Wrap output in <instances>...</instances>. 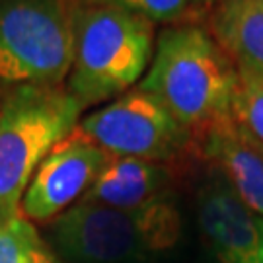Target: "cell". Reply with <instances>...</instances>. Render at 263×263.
Segmentation results:
<instances>
[{"mask_svg":"<svg viewBox=\"0 0 263 263\" xmlns=\"http://www.w3.org/2000/svg\"><path fill=\"white\" fill-rule=\"evenodd\" d=\"M74 59L65 0H0V82L61 88Z\"/></svg>","mask_w":263,"mask_h":263,"instance_id":"obj_5","label":"cell"},{"mask_svg":"<svg viewBox=\"0 0 263 263\" xmlns=\"http://www.w3.org/2000/svg\"><path fill=\"white\" fill-rule=\"evenodd\" d=\"M78 127L111 156L156 164L178 158L193 137L156 96L139 86L90 113Z\"/></svg>","mask_w":263,"mask_h":263,"instance_id":"obj_6","label":"cell"},{"mask_svg":"<svg viewBox=\"0 0 263 263\" xmlns=\"http://www.w3.org/2000/svg\"><path fill=\"white\" fill-rule=\"evenodd\" d=\"M113 156L80 127L49 152L35 170L22 199V215L47 224L82 201Z\"/></svg>","mask_w":263,"mask_h":263,"instance_id":"obj_7","label":"cell"},{"mask_svg":"<svg viewBox=\"0 0 263 263\" xmlns=\"http://www.w3.org/2000/svg\"><path fill=\"white\" fill-rule=\"evenodd\" d=\"M82 105L63 88L12 86L0 102V222L18 216L35 170L80 123Z\"/></svg>","mask_w":263,"mask_h":263,"instance_id":"obj_4","label":"cell"},{"mask_svg":"<svg viewBox=\"0 0 263 263\" xmlns=\"http://www.w3.org/2000/svg\"><path fill=\"white\" fill-rule=\"evenodd\" d=\"M139 88L156 96L191 135L201 137L232 117L238 68L207 29L168 26L156 37Z\"/></svg>","mask_w":263,"mask_h":263,"instance_id":"obj_1","label":"cell"},{"mask_svg":"<svg viewBox=\"0 0 263 263\" xmlns=\"http://www.w3.org/2000/svg\"><path fill=\"white\" fill-rule=\"evenodd\" d=\"M84 4L123 10L152 24H176L191 10V0H82Z\"/></svg>","mask_w":263,"mask_h":263,"instance_id":"obj_14","label":"cell"},{"mask_svg":"<svg viewBox=\"0 0 263 263\" xmlns=\"http://www.w3.org/2000/svg\"><path fill=\"white\" fill-rule=\"evenodd\" d=\"M0 263H63L35 224L20 213L0 222Z\"/></svg>","mask_w":263,"mask_h":263,"instance_id":"obj_12","label":"cell"},{"mask_svg":"<svg viewBox=\"0 0 263 263\" xmlns=\"http://www.w3.org/2000/svg\"><path fill=\"white\" fill-rule=\"evenodd\" d=\"M238 68L232 115L254 139L263 144V70L252 66Z\"/></svg>","mask_w":263,"mask_h":263,"instance_id":"obj_13","label":"cell"},{"mask_svg":"<svg viewBox=\"0 0 263 263\" xmlns=\"http://www.w3.org/2000/svg\"><path fill=\"white\" fill-rule=\"evenodd\" d=\"M197 220L218 263H263V215L250 209L224 179L199 191Z\"/></svg>","mask_w":263,"mask_h":263,"instance_id":"obj_8","label":"cell"},{"mask_svg":"<svg viewBox=\"0 0 263 263\" xmlns=\"http://www.w3.org/2000/svg\"><path fill=\"white\" fill-rule=\"evenodd\" d=\"M211 33L236 66L263 70V0H222L213 12Z\"/></svg>","mask_w":263,"mask_h":263,"instance_id":"obj_11","label":"cell"},{"mask_svg":"<svg viewBox=\"0 0 263 263\" xmlns=\"http://www.w3.org/2000/svg\"><path fill=\"white\" fill-rule=\"evenodd\" d=\"M179 236L172 199L137 211L78 201L51 222L57 252L72 263H141L168 252Z\"/></svg>","mask_w":263,"mask_h":263,"instance_id":"obj_3","label":"cell"},{"mask_svg":"<svg viewBox=\"0 0 263 263\" xmlns=\"http://www.w3.org/2000/svg\"><path fill=\"white\" fill-rule=\"evenodd\" d=\"M151 20L123 10L80 4L72 10L74 59L66 92L82 107L115 100L148 70L156 35Z\"/></svg>","mask_w":263,"mask_h":263,"instance_id":"obj_2","label":"cell"},{"mask_svg":"<svg viewBox=\"0 0 263 263\" xmlns=\"http://www.w3.org/2000/svg\"><path fill=\"white\" fill-rule=\"evenodd\" d=\"M222 0H191V8H209V6H216Z\"/></svg>","mask_w":263,"mask_h":263,"instance_id":"obj_15","label":"cell"},{"mask_svg":"<svg viewBox=\"0 0 263 263\" xmlns=\"http://www.w3.org/2000/svg\"><path fill=\"white\" fill-rule=\"evenodd\" d=\"M201 151L250 209L263 215V144L232 117L201 137Z\"/></svg>","mask_w":263,"mask_h":263,"instance_id":"obj_9","label":"cell"},{"mask_svg":"<svg viewBox=\"0 0 263 263\" xmlns=\"http://www.w3.org/2000/svg\"><path fill=\"white\" fill-rule=\"evenodd\" d=\"M168 197L166 170L156 162L113 156L82 201L137 211Z\"/></svg>","mask_w":263,"mask_h":263,"instance_id":"obj_10","label":"cell"}]
</instances>
